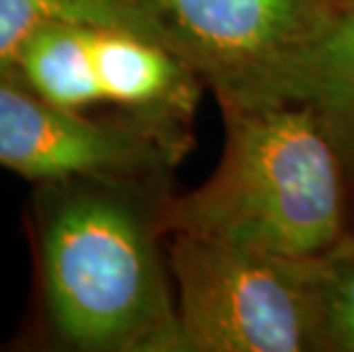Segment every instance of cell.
<instances>
[{"label":"cell","instance_id":"obj_8","mask_svg":"<svg viewBox=\"0 0 354 352\" xmlns=\"http://www.w3.org/2000/svg\"><path fill=\"white\" fill-rule=\"evenodd\" d=\"M55 21L126 30L169 48L147 0H0V78L17 80L21 46L41 26Z\"/></svg>","mask_w":354,"mask_h":352},{"label":"cell","instance_id":"obj_5","mask_svg":"<svg viewBox=\"0 0 354 352\" xmlns=\"http://www.w3.org/2000/svg\"><path fill=\"white\" fill-rule=\"evenodd\" d=\"M176 145L158 119L96 122L0 78V167L35 183L149 178L174 160Z\"/></svg>","mask_w":354,"mask_h":352},{"label":"cell","instance_id":"obj_7","mask_svg":"<svg viewBox=\"0 0 354 352\" xmlns=\"http://www.w3.org/2000/svg\"><path fill=\"white\" fill-rule=\"evenodd\" d=\"M94 26H41L26 39L17 57V80L53 106L85 112L103 101L92 55Z\"/></svg>","mask_w":354,"mask_h":352},{"label":"cell","instance_id":"obj_9","mask_svg":"<svg viewBox=\"0 0 354 352\" xmlns=\"http://www.w3.org/2000/svg\"><path fill=\"white\" fill-rule=\"evenodd\" d=\"M297 101L320 112L338 136L354 145V0H338V17L315 50Z\"/></svg>","mask_w":354,"mask_h":352},{"label":"cell","instance_id":"obj_10","mask_svg":"<svg viewBox=\"0 0 354 352\" xmlns=\"http://www.w3.org/2000/svg\"><path fill=\"white\" fill-rule=\"evenodd\" d=\"M315 348L354 352V238L313 257Z\"/></svg>","mask_w":354,"mask_h":352},{"label":"cell","instance_id":"obj_4","mask_svg":"<svg viewBox=\"0 0 354 352\" xmlns=\"http://www.w3.org/2000/svg\"><path fill=\"white\" fill-rule=\"evenodd\" d=\"M174 53L227 106L297 101L338 0H147Z\"/></svg>","mask_w":354,"mask_h":352},{"label":"cell","instance_id":"obj_1","mask_svg":"<svg viewBox=\"0 0 354 352\" xmlns=\"http://www.w3.org/2000/svg\"><path fill=\"white\" fill-rule=\"evenodd\" d=\"M32 238L44 316L66 348L180 350L153 224L115 181L39 183Z\"/></svg>","mask_w":354,"mask_h":352},{"label":"cell","instance_id":"obj_2","mask_svg":"<svg viewBox=\"0 0 354 352\" xmlns=\"http://www.w3.org/2000/svg\"><path fill=\"white\" fill-rule=\"evenodd\" d=\"M220 167L156 215L187 231L290 259L318 257L343 236V183L325 119L306 101L227 106Z\"/></svg>","mask_w":354,"mask_h":352},{"label":"cell","instance_id":"obj_3","mask_svg":"<svg viewBox=\"0 0 354 352\" xmlns=\"http://www.w3.org/2000/svg\"><path fill=\"white\" fill-rule=\"evenodd\" d=\"M171 236L180 350L315 348L313 257L290 259L187 231Z\"/></svg>","mask_w":354,"mask_h":352},{"label":"cell","instance_id":"obj_6","mask_svg":"<svg viewBox=\"0 0 354 352\" xmlns=\"http://www.w3.org/2000/svg\"><path fill=\"white\" fill-rule=\"evenodd\" d=\"M92 55L103 101L158 119L192 106V69L174 50L115 28L92 30Z\"/></svg>","mask_w":354,"mask_h":352}]
</instances>
